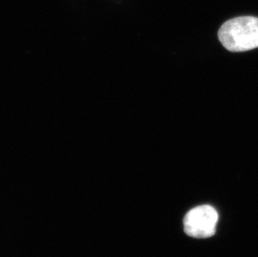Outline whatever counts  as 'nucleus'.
Returning a JSON list of instances; mask_svg holds the SVG:
<instances>
[{
  "label": "nucleus",
  "mask_w": 258,
  "mask_h": 257,
  "mask_svg": "<svg viewBox=\"0 0 258 257\" xmlns=\"http://www.w3.org/2000/svg\"><path fill=\"white\" fill-rule=\"evenodd\" d=\"M217 221L218 213L212 206H198L185 215L184 231L190 237L209 238L216 232Z\"/></svg>",
  "instance_id": "2"
},
{
  "label": "nucleus",
  "mask_w": 258,
  "mask_h": 257,
  "mask_svg": "<svg viewBox=\"0 0 258 257\" xmlns=\"http://www.w3.org/2000/svg\"><path fill=\"white\" fill-rule=\"evenodd\" d=\"M222 45L229 51L244 52L258 47V18L237 17L222 25L218 32Z\"/></svg>",
  "instance_id": "1"
}]
</instances>
